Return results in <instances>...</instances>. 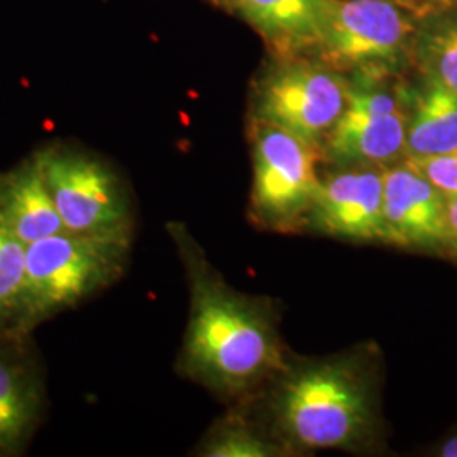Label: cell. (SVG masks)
Masks as SVG:
<instances>
[{
    "label": "cell",
    "mask_w": 457,
    "mask_h": 457,
    "mask_svg": "<svg viewBox=\"0 0 457 457\" xmlns=\"http://www.w3.org/2000/svg\"><path fill=\"white\" fill-rule=\"evenodd\" d=\"M262 33L285 43H319L337 0H234Z\"/></svg>",
    "instance_id": "4fadbf2b"
},
{
    "label": "cell",
    "mask_w": 457,
    "mask_h": 457,
    "mask_svg": "<svg viewBox=\"0 0 457 457\" xmlns=\"http://www.w3.org/2000/svg\"><path fill=\"white\" fill-rule=\"evenodd\" d=\"M405 162L417 168L427 180L432 181L444 195H456L457 149L441 156L405 158Z\"/></svg>",
    "instance_id": "ac0fdd59"
},
{
    "label": "cell",
    "mask_w": 457,
    "mask_h": 457,
    "mask_svg": "<svg viewBox=\"0 0 457 457\" xmlns=\"http://www.w3.org/2000/svg\"><path fill=\"white\" fill-rule=\"evenodd\" d=\"M320 175L307 230L356 243L386 245L383 219V168L336 164Z\"/></svg>",
    "instance_id": "9c48e42d"
},
{
    "label": "cell",
    "mask_w": 457,
    "mask_h": 457,
    "mask_svg": "<svg viewBox=\"0 0 457 457\" xmlns=\"http://www.w3.org/2000/svg\"><path fill=\"white\" fill-rule=\"evenodd\" d=\"M48 378L34 334H0V457H24L46 422Z\"/></svg>",
    "instance_id": "ba28073f"
},
{
    "label": "cell",
    "mask_w": 457,
    "mask_h": 457,
    "mask_svg": "<svg viewBox=\"0 0 457 457\" xmlns=\"http://www.w3.org/2000/svg\"><path fill=\"white\" fill-rule=\"evenodd\" d=\"M441 456L457 457V436L442 445Z\"/></svg>",
    "instance_id": "ffe728a7"
},
{
    "label": "cell",
    "mask_w": 457,
    "mask_h": 457,
    "mask_svg": "<svg viewBox=\"0 0 457 457\" xmlns=\"http://www.w3.org/2000/svg\"><path fill=\"white\" fill-rule=\"evenodd\" d=\"M131 241L62 230L26 245L22 334L109 290L124 277Z\"/></svg>",
    "instance_id": "3957f363"
},
{
    "label": "cell",
    "mask_w": 457,
    "mask_h": 457,
    "mask_svg": "<svg viewBox=\"0 0 457 457\" xmlns=\"http://www.w3.org/2000/svg\"><path fill=\"white\" fill-rule=\"evenodd\" d=\"M410 29L386 0H337L317 45L330 65H376L395 60Z\"/></svg>",
    "instance_id": "30bf717a"
},
{
    "label": "cell",
    "mask_w": 457,
    "mask_h": 457,
    "mask_svg": "<svg viewBox=\"0 0 457 457\" xmlns=\"http://www.w3.org/2000/svg\"><path fill=\"white\" fill-rule=\"evenodd\" d=\"M320 147L256 120L249 219L258 228L279 234L307 230L320 185Z\"/></svg>",
    "instance_id": "5b68a950"
},
{
    "label": "cell",
    "mask_w": 457,
    "mask_h": 457,
    "mask_svg": "<svg viewBox=\"0 0 457 457\" xmlns=\"http://www.w3.org/2000/svg\"><path fill=\"white\" fill-rule=\"evenodd\" d=\"M407 129L409 114L398 97L381 88H349L322 153L336 164L390 166L407 156Z\"/></svg>",
    "instance_id": "52a82bcc"
},
{
    "label": "cell",
    "mask_w": 457,
    "mask_h": 457,
    "mask_svg": "<svg viewBox=\"0 0 457 457\" xmlns=\"http://www.w3.org/2000/svg\"><path fill=\"white\" fill-rule=\"evenodd\" d=\"M268 428L288 454L364 451L381 437L378 354L288 360L266 386Z\"/></svg>",
    "instance_id": "7a4b0ae2"
},
{
    "label": "cell",
    "mask_w": 457,
    "mask_h": 457,
    "mask_svg": "<svg viewBox=\"0 0 457 457\" xmlns=\"http://www.w3.org/2000/svg\"><path fill=\"white\" fill-rule=\"evenodd\" d=\"M445 228H447V251L457 258V194L445 195Z\"/></svg>",
    "instance_id": "d6986e66"
},
{
    "label": "cell",
    "mask_w": 457,
    "mask_h": 457,
    "mask_svg": "<svg viewBox=\"0 0 457 457\" xmlns=\"http://www.w3.org/2000/svg\"><path fill=\"white\" fill-rule=\"evenodd\" d=\"M65 230L134 241L136 207L112 164L80 147L51 145L34 153Z\"/></svg>",
    "instance_id": "277c9868"
},
{
    "label": "cell",
    "mask_w": 457,
    "mask_h": 457,
    "mask_svg": "<svg viewBox=\"0 0 457 457\" xmlns=\"http://www.w3.org/2000/svg\"><path fill=\"white\" fill-rule=\"evenodd\" d=\"M190 294L188 322L175 370L215 398L241 403L290 360L271 300L232 288L209 262L187 224H166Z\"/></svg>",
    "instance_id": "6da1fadb"
},
{
    "label": "cell",
    "mask_w": 457,
    "mask_h": 457,
    "mask_svg": "<svg viewBox=\"0 0 457 457\" xmlns=\"http://www.w3.org/2000/svg\"><path fill=\"white\" fill-rule=\"evenodd\" d=\"M0 228L26 245L65 230L34 153L0 171Z\"/></svg>",
    "instance_id": "7c38bea8"
},
{
    "label": "cell",
    "mask_w": 457,
    "mask_h": 457,
    "mask_svg": "<svg viewBox=\"0 0 457 457\" xmlns=\"http://www.w3.org/2000/svg\"><path fill=\"white\" fill-rule=\"evenodd\" d=\"M457 149V97L430 80L415 98L409 115L407 156L430 158Z\"/></svg>",
    "instance_id": "5bb4252c"
},
{
    "label": "cell",
    "mask_w": 457,
    "mask_h": 457,
    "mask_svg": "<svg viewBox=\"0 0 457 457\" xmlns=\"http://www.w3.org/2000/svg\"><path fill=\"white\" fill-rule=\"evenodd\" d=\"M343 79L320 66L296 63L273 71L260 87L256 120L320 147L347 102Z\"/></svg>",
    "instance_id": "8992f818"
},
{
    "label": "cell",
    "mask_w": 457,
    "mask_h": 457,
    "mask_svg": "<svg viewBox=\"0 0 457 457\" xmlns=\"http://www.w3.org/2000/svg\"><path fill=\"white\" fill-rule=\"evenodd\" d=\"M192 454L200 457L290 456L268 425L247 420L241 409H234L213 422Z\"/></svg>",
    "instance_id": "9a60e30c"
},
{
    "label": "cell",
    "mask_w": 457,
    "mask_h": 457,
    "mask_svg": "<svg viewBox=\"0 0 457 457\" xmlns=\"http://www.w3.org/2000/svg\"><path fill=\"white\" fill-rule=\"evenodd\" d=\"M425 62L430 80L457 97V22L444 26L427 39Z\"/></svg>",
    "instance_id": "e0dca14e"
},
{
    "label": "cell",
    "mask_w": 457,
    "mask_h": 457,
    "mask_svg": "<svg viewBox=\"0 0 457 457\" xmlns=\"http://www.w3.org/2000/svg\"><path fill=\"white\" fill-rule=\"evenodd\" d=\"M26 245L0 228V334H22Z\"/></svg>",
    "instance_id": "2e32d148"
},
{
    "label": "cell",
    "mask_w": 457,
    "mask_h": 457,
    "mask_svg": "<svg viewBox=\"0 0 457 457\" xmlns=\"http://www.w3.org/2000/svg\"><path fill=\"white\" fill-rule=\"evenodd\" d=\"M383 219L386 245L447 251L445 195L405 160L383 168Z\"/></svg>",
    "instance_id": "8fae6325"
}]
</instances>
